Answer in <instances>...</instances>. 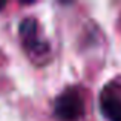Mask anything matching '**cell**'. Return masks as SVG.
<instances>
[{
	"mask_svg": "<svg viewBox=\"0 0 121 121\" xmlns=\"http://www.w3.org/2000/svg\"><path fill=\"white\" fill-rule=\"evenodd\" d=\"M54 112L61 121H77L84 113V103L75 91L66 89L57 97Z\"/></svg>",
	"mask_w": 121,
	"mask_h": 121,
	"instance_id": "1",
	"label": "cell"
},
{
	"mask_svg": "<svg viewBox=\"0 0 121 121\" xmlns=\"http://www.w3.org/2000/svg\"><path fill=\"white\" fill-rule=\"evenodd\" d=\"M101 113L109 121H121V100L115 95H104L100 101Z\"/></svg>",
	"mask_w": 121,
	"mask_h": 121,
	"instance_id": "2",
	"label": "cell"
},
{
	"mask_svg": "<svg viewBox=\"0 0 121 121\" xmlns=\"http://www.w3.org/2000/svg\"><path fill=\"white\" fill-rule=\"evenodd\" d=\"M37 32V23L32 17H28V18H23L20 23V34L25 37L28 41L32 40L34 35Z\"/></svg>",
	"mask_w": 121,
	"mask_h": 121,
	"instance_id": "3",
	"label": "cell"
},
{
	"mask_svg": "<svg viewBox=\"0 0 121 121\" xmlns=\"http://www.w3.org/2000/svg\"><path fill=\"white\" fill-rule=\"evenodd\" d=\"M3 6H5V3H0V9H2V8H3Z\"/></svg>",
	"mask_w": 121,
	"mask_h": 121,
	"instance_id": "4",
	"label": "cell"
}]
</instances>
